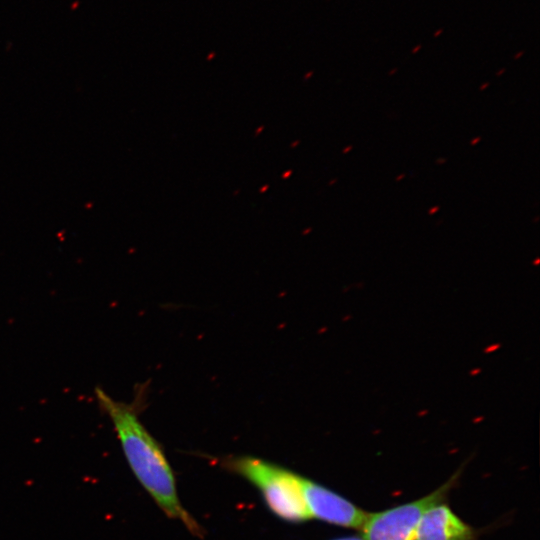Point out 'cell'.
<instances>
[{
	"mask_svg": "<svg viewBox=\"0 0 540 540\" xmlns=\"http://www.w3.org/2000/svg\"><path fill=\"white\" fill-rule=\"evenodd\" d=\"M97 402L111 420L124 456L144 489L170 518L199 534L197 522L181 505L171 467L158 442L144 427L131 405L95 389Z\"/></svg>",
	"mask_w": 540,
	"mask_h": 540,
	"instance_id": "obj_1",
	"label": "cell"
},
{
	"mask_svg": "<svg viewBox=\"0 0 540 540\" xmlns=\"http://www.w3.org/2000/svg\"><path fill=\"white\" fill-rule=\"evenodd\" d=\"M230 468L255 485L269 508L280 518L291 522L311 519L303 498L300 475L251 456L233 459Z\"/></svg>",
	"mask_w": 540,
	"mask_h": 540,
	"instance_id": "obj_2",
	"label": "cell"
},
{
	"mask_svg": "<svg viewBox=\"0 0 540 540\" xmlns=\"http://www.w3.org/2000/svg\"><path fill=\"white\" fill-rule=\"evenodd\" d=\"M453 481L413 502L376 513H368L362 526L364 540H412L423 513L435 504L443 502Z\"/></svg>",
	"mask_w": 540,
	"mask_h": 540,
	"instance_id": "obj_3",
	"label": "cell"
},
{
	"mask_svg": "<svg viewBox=\"0 0 540 540\" xmlns=\"http://www.w3.org/2000/svg\"><path fill=\"white\" fill-rule=\"evenodd\" d=\"M301 488L311 518L346 528L364 525L368 513L332 490L302 476Z\"/></svg>",
	"mask_w": 540,
	"mask_h": 540,
	"instance_id": "obj_4",
	"label": "cell"
},
{
	"mask_svg": "<svg viewBox=\"0 0 540 540\" xmlns=\"http://www.w3.org/2000/svg\"><path fill=\"white\" fill-rule=\"evenodd\" d=\"M412 540H475V535L469 525L441 502L423 513Z\"/></svg>",
	"mask_w": 540,
	"mask_h": 540,
	"instance_id": "obj_5",
	"label": "cell"
},
{
	"mask_svg": "<svg viewBox=\"0 0 540 540\" xmlns=\"http://www.w3.org/2000/svg\"><path fill=\"white\" fill-rule=\"evenodd\" d=\"M334 540H364V539L362 537H358V536H351V537L338 538V539H334Z\"/></svg>",
	"mask_w": 540,
	"mask_h": 540,
	"instance_id": "obj_6",
	"label": "cell"
},
{
	"mask_svg": "<svg viewBox=\"0 0 540 540\" xmlns=\"http://www.w3.org/2000/svg\"><path fill=\"white\" fill-rule=\"evenodd\" d=\"M443 31H444L443 28L437 29L436 31H434L433 37H434V38L439 37V36L443 33Z\"/></svg>",
	"mask_w": 540,
	"mask_h": 540,
	"instance_id": "obj_7",
	"label": "cell"
},
{
	"mask_svg": "<svg viewBox=\"0 0 540 540\" xmlns=\"http://www.w3.org/2000/svg\"><path fill=\"white\" fill-rule=\"evenodd\" d=\"M422 48V45L421 44H418L416 45L412 50H411V53L415 54L417 53L419 50H421Z\"/></svg>",
	"mask_w": 540,
	"mask_h": 540,
	"instance_id": "obj_8",
	"label": "cell"
},
{
	"mask_svg": "<svg viewBox=\"0 0 540 540\" xmlns=\"http://www.w3.org/2000/svg\"><path fill=\"white\" fill-rule=\"evenodd\" d=\"M524 53H525L524 50L519 51L517 54L514 55V59H515V60L519 59L521 56L524 55Z\"/></svg>",
	"mask_w": 540,
	"mask_h": 540,
	"instance_id": "obj_9",
	"label": "cell"
},
{
	"mask_svg": "<svg viewBox=\"0 0 540 540\" xmlns=\"http://www.w3.org/2000/svg\"><path fill=\"white\" fill-rule=\"evenodd\" d=\"M504 71H505V68H502L501 70H499V71L496 73V75L499 76V75L503 74Z\"/></svg>",
	"mask_w": 540,
	"mask_h": 540,
	"instance_id": "obj_10",
	"label": "cell"
},
{
	"mask_svg": "<svg viewBox=\"0 0 540 540\" xmlns=\"http://www.w3.org/2000/svg\"><path fill=\"white\" fill-rule=\"evenodd\" d=\"M437 210H438V207H435V208H433V209L430 211V213H431V214H432V213H435V211H437Z\"/></svg>",
	"mask_w": 540,
	"mask_h": 540,
	"instance_id": "obj_11",
	"label": "cell"
},
{
	"mask_svg": "<svg viewBox=\"0 0 540 540\" xmlns=\"http://www.w3.org/2000/svg\"><path fill=\"white\" fill-rule=\"evenodd\" d=\"M397 72V69L394 68L392 71L389 72L390 75H392L393 73Z\"/></svg>",
	"mask_w": 540,
	"mask_h": 540,
	"instance_id": "obj_12",
	"label": "cell"
},
{
	"mask_svg": "<svg viewBox=\"0 0 540 540\" xmlns=\"http://www.w3.org/2000/svg\"><path fill=\"white\" fill-rule=\"evenodd\" d=\"M487 86H488V83L482 85L481 90H483V89L486 88Z\"/></svg>",
	"mask_w": 540,
	"mask_h": 540,
	"instance_id": "obj_13",
	"label": "cell"
},
{
	"mask_svg": "<svg viewBox=\"0 0 540 540\" xmlns=\"http://www.w3.org/2000/svg\"><path fill=\"white\" fill-rule=\"evenodd\" d=\"M478 141H479V138L474 139V141H472V144L477 143Z\"/></svg>",
	"mask_w": 540,
	"mask_h": 540,
	"instance_id": "obj_14",
	"label": "cell"
}]
</instances>
